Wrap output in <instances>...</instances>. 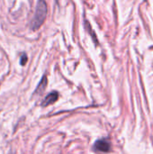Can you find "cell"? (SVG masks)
Wrapping results in <instances>:
<instances>
[{
    "mask_svg": "<svg viewBox=\"0 0 153 154\" xmlns=\"http://www.w3.org/2000/svg\"><path fill=\"white\" fill-rule=\"evenodd\" d=\"M46 15H47V4L44 0H39L36 5L34 16L31 23V28L34 31L39 29L44 23Z\"/></svg>",
    "mask_w": 153,
    "mask_h": 154,
    "instance_id": "obj_1",
    "label": "cell"
},
{
    "mask_svg": "<svg viewBox=\"0 0 153 154\" xmlns=\"http://www.w3.org/2000/svg\"><path fill=\"white\" fill-rule=\"evenodd\" d=\"M94 149L100 152H109L111 150V143L107 139H99L95 143Z\"/></svg>",
    "mask_w": 153,
    "mask_h": 154,
    "instance_id": "obj_2",
    "label": "cell"
},
{
    "mask_svg": "<svg viewBox=\"0 0 153 154\" xmlns=\"http://www.w3.org/2000/svg\"><path fill=\"white\" fill-rule=\"evenodd\" d=\"M59 98V94L57 91H52L50 92V94H48L46 96V97L43 99L42 103H41V106H48L50 105H52L53 103H55Z\"/></svg>",
    "mask_w": 153,
    "mask_h": 154,
    "instance_id": "obj_3",
    "label": "cell"
},
{
    "mask_svg": "<svg viewBox=\"0 0 153 154\" xmlns=\"http://www.w3.org/2000/svg\"><path fill=\"white\" fill-rule=\"evenodd\" d=\"M47 82H48L47 77H46V76H43L42 79H41V81L39 82V84H38V86H37V88H36V89H35V91H34L33 94H34V95H35V94H38V95L42 94V93L44 92L46 87H47Z\"/></svg>",
    "mask_w": 153,
    "mask_h": 154,
    "instance_id": "obj_4",
    "label": "cell"
},
{
    "mask_svg": "<svg viewBox=\"0 0 153 154\" xmlns=\"http://www.w3.org/2000/svg\"><path fill=\"white\" fill-rule=\"evenodd\" d=\"M27 62V55L25 53H23L21 55V59H20V64L22 66H24Z\"/></svg>",
    "mask_w": 153,
    "mask_h": 154,
    "instance_id": "obj_5",
    "label": "cell"
}]
</instances>
